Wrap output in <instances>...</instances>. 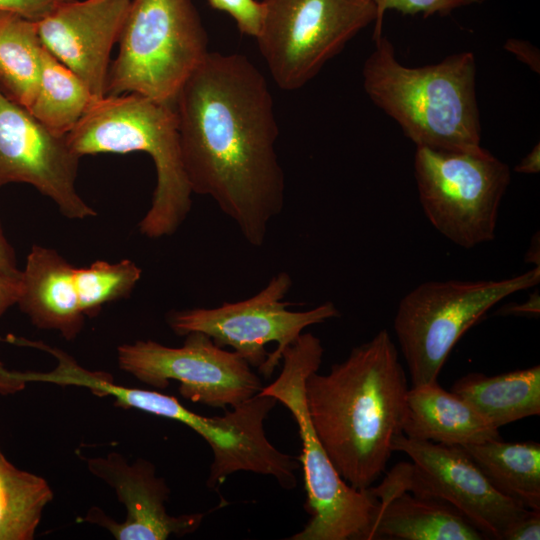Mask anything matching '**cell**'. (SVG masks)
<instances>
[{"label":"cell","mask_w":540,"mask_h":540,"mask_svg":"<svg viewBox=\"0 0 540 540\" xmlns=\"http://www.w3.org/2000/svg\"><path fill=\"white\" fill-rule=\"evenodd\" d=\"M65 141L79 158L135 151L152 158L156 186L151 206L138 224L145 237L172 235L186 219L193 192L182 160L174 104L135 93L96 98Z\"/></svg>","instance_id":"obj_4"},{"label":"cell","mask_w":540,"mask_h":540,"mask_svg":"<svg viewBox=\"0 0 540 540\" xmlns=\"http://www.w3.org/2000/svg\"><path fill=\"white\" fill-rule=\"evenodd\" d=\"M256 40L278 87L293 91L314 78L376 19L372 0H262Z\"/></svg>","instance_id":"obj_10"},{"label":"cell","mask_w":540,"mask_h":540,"mask_svg":"<svg viewBox=\"0 0 540 540\" xmlns=\"http://www.w3.org/2000/svg\"><path fill=\"white\" fill-rule=\"evenodd\" d=\"M174 108L192 192L211 197L251 246H263L285 200L266 78L242 54L209 51L179 90Z\"/></svg>","instance_id":"obj_1"},{"label":"cell","mask_w":540,"mask_h":540,"mask_svg":"<svg viewBox=\"0 0 540 540\" xmlns=\"http://www.w3.org/2000/svg\"><path fill=\"white\" fill-rule=\"evenodd\" d=\"M94 99L86 84L43 47L39 85L28 109L32 116L65 137Z\"/></svg>","instance_id":"obj_22"},{"label":"cell","mask_w":540,"mask_h":540,"mask_svg":"<svg viewBox=\"0 0 540 540\" xmlns=\"http://www.w3.org/2000/svg\"><path fill=\"white\" fill-rule=\"evenodd\" d=\"M53 497L43 477L17 468L0 449V540H32Z\"/></svg>","instance_id":"obj_23"},{"label":"cell","mask_w":540,"mask_h":540,"mask_svg":"<svg viewBox=\"0 0 540 540\" xmlns=\"http://www.w3.org/2000/svg\"><path fill=\"white\" fill-rule=\"evenodd\" d=\"M505 48L514 53L520 61L526 63L534 71L539 72V53L531 44L517 39H509L505 44Z\"/></svg>","instance_id":"obj_30"},{"label":"cell","mask_w":540,"mask_h":540,"mask_svg":"<svg viewBox=\"0 0 540 540\" xmlns=\"http://www.w3.org/2000/svg\"><path fill=\"white\" fill-rule=\"evenodd\" d=\"M79 159L65 137L50 132L0 91V188L9 183L29 184L51 199L65 217H94L97 212L76 189Z\"/></svg>","instance_id":"obj_13"},{"label":"cell","mask_w":540,"mask_h":540,"mask_svg":"<svg viewBox=\"0 0 540 540\" xmlns=\"http://www.w3.org/2000/svg\"><path fill=\"white\" fill-rule=\"evenodd\" d=\"M142 270L133 261L97 260L87 267L75 268L74 279L79 305L85 317H94L104 305L128 297Z\"/></svg>","instance_id":"obj_24"},{"label":"cell","mask_w":540,"mask_h":540,"mask_svg":"<svg viewBox=\"0 0 540 540\" xmlns=\"http://www.w3.org/2000/svg\"><path fill=\"white\" fill-rule=\"evenodd\" d=\"M323 346L312 333H302L282 354L279 376L260 393L274 397L291 412L302 442L305 509L309 520L290 540H372L380 500L370 488L347 484L334 468L313 428L307 409L305 382L322 362Z\"/></svg>","instance_id":"obj_5"},{"label":"cell","mask_w":540,"mask_h":540,"mask_svg":"<svg viewBox=\"0 0 540 540\" xmlns=\"http://www.w3.org/2000/svg\"><path fill=\"white\" fill-rule=\"evenodd\" d=\"M540 511L528 509L504 532L502 540H539Z\"/></svg>","instance_id":"obj_28"},{"label":"cell","mask_w":540,"mask_h":540,"mask_svg":"<svg viewBox=\"0 0 540 540\" xmlns=\"http://www.w3.org/2000/svg\"><path fill=\"white\" fill-rule=\"evenodd\" d=\"M451 392L500 428L540 415V366L492 376L469 373L454 382Z\"/></svg>","instance_id":"obj_19"},{"label":"cell","mask_w":540,"mask_h":540,"mask_svg":"<svg viewBox=\"0 0 540 540\" xmlns=\"http://www.w3.org/2000/svg\"><path fill=\"white\" fill-rule=\"evenodd\" d=\"M317 372L305 382L315 433L342 479L367 489L385 472L393 439L403 433L409 388L398 349L382 329L329 373Z\"/></svg>","instance_id":"obj_2"},{"label":"cell","mask_w":540,"mask_h":540,"mask_svg":"<svg viewBox=\"0 0 540 540\" xmlns=\"http://www.w3.org/2000/svg\"><path fill=\"white\" fill-rule=\"evenodd\" d=\"M362 75L371 101L399 124L416 147L462 152L482 148L473 53L407 67L397 60L393 44L381 36Z\"/></svg>","instance_id":"obj_3"},{"label":"cell","mask_w":540,"mask_h":540,"mask_svg":"<svg viewBox=\"0 0 540 540\" xmlns=\"http://www.w3.org/2000/svg\"><path fill=\"white\" fill-rule=\"evenodd\" d=\"M376 8L374 21L373 40L382 36L384 15L387 10L393 9L403 14H422L425 17L431 15H448L453 10L472 4L480 0H372Z\"/></svg>","instance_id":"obj_25"},{"label":"cell","mask_w":540,"mask_h":540,"mask_svg":"<svg viewBox=\"0 0 540 540\" xmlns=\"http://www.w3.org/2000/svg\"><path fill=\"white\" fill-rule=\"evenodd\" d=\"M515 172L536 174L540 170V147L537 143L531 151L515 166Z\"/></svg>","instance_id":"obj_33"},{"label":"cell","mask_w":540,"mask_h":540,"mask_svg":"<svg viewBox=\"0 0 540 540\" xmlns=\"http://www.w3.org/2000/svg\"><path fill=\"white\" fill-rule=\"evenodd\" d=\"M403 433L416 440L452 446L501 439L499 428L438 382L408 389Z\"/></svg>","instance_id":"obj_17"},{"label":"cell","mask_w":540,"mask_h":540,"mask_svg":"<svg viewBox=\"0 0 540 540\" xmlns=\"http://www.w3.org/2000/svg\"><path fill=\"white\" fill-rule=\"evenodd\" d=\"M42 50L36 21L0 12V91L27 110L39 85Z\"/></svg>","instance_id":"obj_21"},{"label":"cell","mask_w":540,"mask_h":540,"mask_svg":"<svg viewBox=\"0 0 540 540\" xmlns=\"http://www.w3.org/2000/svg\"><path fill=\"white\" fill-rule=\"evenodd\" d=\"M0 272L12 277H20L13 248L7 241L0 225Z\"/></svg>","instance_id":"obj_32"},{"label":"cell","mask_w":540,"mask_h":540,"mask_svg":"<svg viewBox=\"0 0 540 540\" xmlns=\"http://www.w3.org/2000/svg\"><path fill=\"white\" fill-rule=\"evenodd\" d=\"M117 362L122 371L158 389L177 381L182 397L213 408H232L263 388L245 359L201 332L187 334L181 347L152 340L121 344Z\"/></svg>","instance_id":"obj_12"},{"label":"cell","mask_w":540,"mask_h":540,"mask_svg":"<svg viewBox=\"0 0 540 540\" xmlns=\"http://www.w3.org/2000/svg\"><path fill=\"white\" fill-rule=\"evenodd\" d=\"M292 286L287 272L273 276L256 295L215 308L172 310L166 316L178 336L191 332L208 335L219 347L229 346L248 364L269 378L282 360L284 350L311 325L337 318L331 301L307 311H290L283 301Z\"/></svg>","instance_id":"obj_9"},{"label":"cell","mask_w":540,"mask_h":540,"mask_svg":"<svg viewBox=\"0 0 540 540\" xmlns=\"http://www.w3.org/2000/svg\"><path fill=\"white\" fill-rule=\"evenodd\" d=\"M492 486L521 506L540 511V444L501 439L461 446Z\"/></svg>","instance_id":"obj_20"},{"label":"cell","mask_w":540,"mask_h":540,"mask_svg":"<svg viewBox=\"0 0 540 540\" xmlns=\"http://www.w3.org/2000/svg\"><path fill=\"white\" fill-rule=\"evenodd\" d=\"M118 43L106 95L135 93L172 104L209 53L192 0H131Z\"/></svg>","instance_id":"obj_6"},{"label":"cell","mask_w":540,"mask_h":540,"mask_svg":"<svg viewBox=\"0 0 540 540\" xmlns=\"http://www.w3.org/2000/svg\"><path fill=\"white\" fill-rule=\"evenodd\" d=\"M131 0H73L37 21L42 46L95 98L106 96L110 54Z\"/></svg>","instance_id":"obj_15"},{"label":"cell","mask_w":540,"mask_h":540,"mask_svg":"<svg viewBox=\"0 0 540 540\" xmlns=\"http://www.w3.org/2000/svg\"><path fill=\"white\" fill-rule=\"evenodd\" d=\"M211 7L229 14L242 34L257 38L260 33L264 5L257 0H208Z\"/></svg>","instance_id":"obj_26"},{"label":"cell","mask_w":540,"mask_h":540,"mask_svg":"<svg viewBox=\"0 0 540 540\" xmlns=\"http://www.w3.org/2000/svg\"><path fill=\"white\" fill-rule=\"evenodd\" d=\"M73 0H0V12H11L40 21L61 5Z\"/></svg>","instance_id":"obj_27"},{"label":"cell","mask_w":540,"mask_h":540,"mask_svg":"<svg viewBox=\"0 0 540 540\" xmlns=\"http://www.w3.org/2000/svg\"><path fill=\"white\" fill-rule=\"evenodd\" d=\"M414 175L423 211L445 238L463 248L495 238L500 203L511 181L506 163L484 148L416 147Z\"/></svg>","instance_id":"obj_8"},{"label":"cell","mask_w":540,"mask_h":540,"mask_svg":"<svg viewBox=\"0 0 540 540\" xmlns=\"http://www.w3.org/2000/svg\"><path fill=\"white\" fill-rule=\"evenodd\" d=\"M537 240H538V238L532 240L531 246H530L529 250L527 251L526 256H527V261H532L535 264L537 262V264L539 265V263H538L539 258L536 257V249H539V243H537V245H536Z\"/></svg>","instance_id":"obj_34"},{"label":"cell","mask_w":540,"mask_h":540,"mask_svg":"<svg viewBox=\"0 0 540 540\" xmlns=\"http://www.w3.org/2000/svg\"><path fill=\"white\" fill-rule=\"evenodd\" d=\"M540 313V297L538 292L532 293L522 304H507L498 309L497 315H517L536 317Z\"/></svg>","instance_id":"obj_31"},{"label":"cell","mask_w":540,"mask_h":540,"mask_svg":"<svg viewBox=\"0 0 540 540\" xmlns=\"http://www.w3.org/2000/svg\"><path fill=\"white\" fill-rule=\"evenodd\" d=\"M92 475L109 485L124 505L126 516L118 522L102 509L92 507L82 522L106 529L117 540H166L196 531L205 513L169 515L166 502L170 489L164 478L156 475L150 461L138 458L133 463L118 452L86 459Z\"/></svg>","instance_id":"obj_14"},{"label":"cell","mask_w":540,"mask_h":540,"mask_svg":"<svg viewBox=\"0 0 540 540\" xmlns=\"http://www.w3.org/2000/svg\"><path fill=\"white\" fill-rule=\"evenodd\" d=\"M394 451L412 462L397 463L383 481L369 487L384 502L401 492L448 503L486 538L502 540L506 529L527 508L498 492L461 446L416 440L401 433Z\"/></svg>","instance_id":"obj_11"},{"label":"cell","mask_w":540,"mask_h":540,"mask_svg":"<svg viewBox=\"0 0 540 540\" xmlns=\"http://www.w3.org/2000/svg\"><path fill=\"white\" fill-rule=\"evenodd\" d=\"M482 540L485 535L453 506L401 492L380 502L374 539Z\"/></svg>","instance_id":"obj_18"},{"label":"cell","mask_w":540,"mask_h":540,"mask_svg":"<svg viewBox=\"0 0 540 540\" xmlns=\"http://www.w3.org/2000/svg\"><path fill=\"white\" fill-rule=\"evenodd\" d=\"M20 290V277H12L0 272V316L9 307L17 304Z\"/></svg>","instance_id":"obj_29"},{"label":"cell","mask_w":540,"mask_h":540,"mask_svg":"<svg viewBox=\"0 0 540 540\" xmlns=\"http://www.w3.org/2000/svg\"><path fill=\"white\" fill-rule=\"evenodd\" d=\"M540 267L501 280L428 281L399 302L393 322L412 386L437 382L461 336L504 298L538 285Z\"/></svg>","instance_id":"obj_7"},{"label":"cell","mask_w":540,"mask_h":540,"mask_svg":"<svg viewBox=\"0 0 540 540\" xmlns=\"http://www.w3.org/2000/svg\"><path fill=\"white\" fill-rule=\"evenodd\" d=\"M75 267L56 250L33 245L24 269L17 305L40 329L74 339L84 326L74 279Z\"/></svg>","instance_id":"obj_16"}]
</instances>
